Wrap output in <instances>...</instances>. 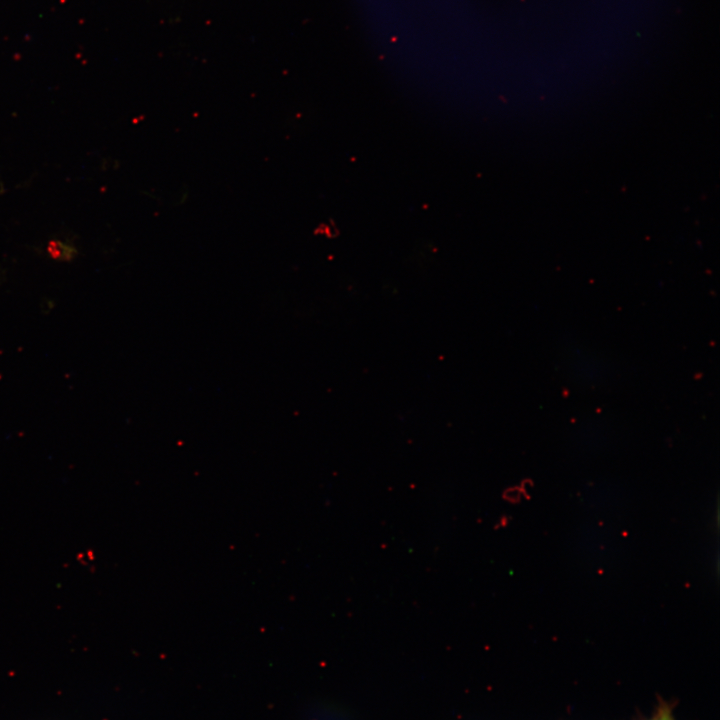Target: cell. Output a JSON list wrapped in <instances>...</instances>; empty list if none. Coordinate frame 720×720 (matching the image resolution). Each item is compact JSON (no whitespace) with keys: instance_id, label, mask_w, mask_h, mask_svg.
Instances as JSON below:
<instances>
[{"instance_id":"6da1fadb","label":"cell","mask_w":720,"mask_h":720,"mask_svg":"<svg viewBox=\"0 0 720 720\" xmlns=\"http://www.w3.org/2000/svg\"><path fill=\"white\" fill-rule=\"evenodd\" d=\"M49 255L58 261H72L78 254V250L69 242L53 240L48 245Z\"/></svg>"},{"instance_id":"7a4b0ae2","label":"cell","mask_w":720,"mask_h":720,"mask_svg":"<svg viewBox=\"0 0 720 720\" xmlns=\"http://www.w3.org/2000/svg\"><path fill=\"white\" fill-rule=\"evenodd\" d=\"M522 495H523V494H522L520 488H518V487H511V488H508V489H506V490L504 491V493H503V498H504L506 501H509V502H512V503H517V502H519V500H521V496H522Z\"/></svg>"},{"instance_id":"3957f363","label":"cell","mask_w":720,"mask_h":720,"mask_svg":"<svg viewBox=\"0 0 720 720\" xmlns=\"http://www.w3.org/2000/svg\"><path fill=\"white\" fill-rule=\"evenodd\" d=\"M650 720H674L671 711L667 707L659 709L658 713Z\"/></svg>"}]
</instances>
